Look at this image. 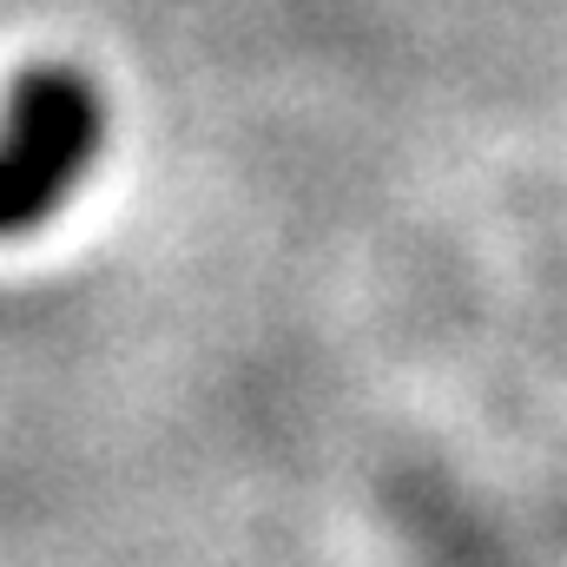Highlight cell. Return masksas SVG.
<instances>
[{
	"label": "cell",
	"instance_id": "cell-1",
	"mask_svg": "<svg viewBox=\"0 0 567 567\" xmlns=\"http://www.w3.org/2000/svg\"><path fill=\"white\" fill-rule=\"evenodd\" d=\"M106 145V100L80 66H27L0 106V245L53 225L93 178Z\"/></svg>",
	"mask_w": 567,
	"mask_h": 567
}]
</instances>
